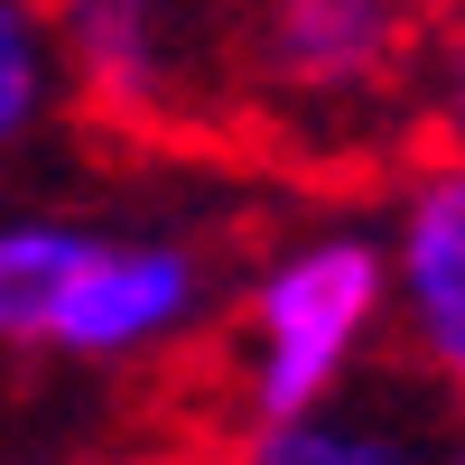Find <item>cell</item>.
<instances>
[{"label": "cell", "instance_id": "cell-1", "mask_svg": "<svg viewBox=\"0 0 465 465\" xmlns=\"http://www.w3.org/2000/svg\"><path fill=\"white\" fill-rule=\"evenodd\" d=\"M214 335L242 419H289L391 372V261L372 205H307L270 223L232 261Z\"/></svg>", "mask_w": 465, "mask_h": 465}, {"label": "cell", "instance_id": "cell-2", "mask_svg": "<svg viewBox=\"0 0 465 465\" xmlns=\"http://www.w3.org/2000/svg\"><path fill=\"white\" fill-rule=\"evenodd\" d=\"M438 0H232L223 112L298 159H372L419 140Z\"/></svg>", "mask_w": 465, "mask_h": 465}, {"label": "cell", "instance_id": "cell-3", "mask_svg": "<svg viewBox=\"0 0 465 465\" xmlns=\"http://www.w3.org/2000/svg\"><path fill=\"white\" fill-rule=\"evenodd\" d=\"M232 261L214 232L177 214H131V223H84V252L65 270L56 326L37 363L65 372H159L223 326Z\"/></svg>", "mask_w": 465, "mask_h": 465}, {"label": "cell", "instance_id": "cell-4", "mask_svg": "<svg viewBox=\"0 0 465 465\" xmlns=\"http://www.w3.org/2000/svg\"><path fill=\"white\" fill-rule=\"evenodd\" d=\"M223 19L232 0H47L74 112L131 140L223 112Z\"/></svg>", "mask_w": 465, "mask_h": 465}, {"label": "cell", "instance_id": "cell-5", "mask_svg": "<svg viewBox=\"0 0 465 465\" xmlns=\"http://www.w3.org/2000/svg\"><path fill=\"white\" fill-rule=\"evenodd\" d=\"M372 223L391 261V372L447 419H465V149H401Z\"/></svg>", "mask_w": 465, "mask_h": 465}, {"label": "cell", "instance_id": "cell-6", "mask_svg": "<svg viewBox=\"0 0 465 465\" xmlns=\"http://www.w3.org/2000/svg\"><path fill=\"white\" fill-rule=\"evenodd\" d=\"M438 429H447L438 401H419L401 372H372V381H354V391H335L317 410L242 419L232 465H429Z\"/></svg>", "mask_w": 465, "mask_h": 465}, {"label": "cell", "instance_id": "cell-7", "mask_svg": "<svg viewBox=\"0 0 465 465\" xmlns=\"http://www.w3.org/2000/svg\"><path fill=\"white\" fill-rule=\"evenodd\" d=\"M84 252V214L74 205H10L0 214V354H47L65 270Z\"/></svg>", "mask_w": 465, "mask_h": 465}, {"label": "cell", "instance_id": "cell-8", "mask_svg": "<svg viewBox=\"0 0 465 465\" xmlns=\"http://www.w3.org/2000/svg\"><path fill=\"white\" fill-rule=\"evenodd\" d=\"M65 112H74V84H65L47 0H0V168L37 159L65 131Z\"/></svg>", "mask_w": 465, "mask_h": 465}, {"label": "cell", "instance_id": "cell-9", "mask_svg": "<svg viewBox=\"0 0 465 465\" xmlns=\"http://www.w3.org/2000/svg\"><path fill=\"white\" fill-rule=\"evenodd\" d=\"M419 140L465 149V0H438L429 74H419Z\"/></svg>", "mask_w": 465, "mask_h": 465}, {"label": "cell", "instance_id": "cell-10", "mask_svg": "<svg viewBox=\"0 0 465 465\" xmlns=\"http://www.w3.org/2000/svg\"><path fill=\"white\" fill-rule=\"evenodd\" d=\"M429 465H465V419H447V429H438V447H429Z\"/></svg>", "mask_w": 465, "mask_h": 465}]
</instances>
